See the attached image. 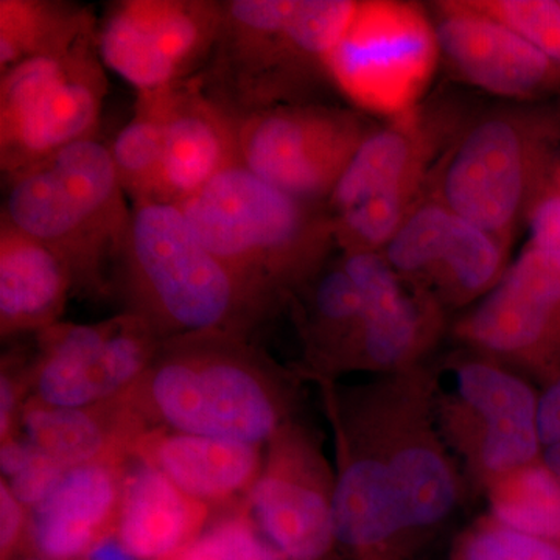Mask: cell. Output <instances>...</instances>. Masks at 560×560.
Segmentation results:
<instances>
[{"instance_id":"cell-1","label":"cell","mask_w":560,"mask_h":560,"mask_svg":"<svg viewBox=\"0 0 560 560\" xmlns=\"http://www.w3.org/2000/svg\"><path fill=\"white\" fill-rule=\"evenodd\" d=\"M318 386L338 545L355 560H407L451 521L466 488L434 418L433 364Z\"/></svg>"},{"instance_id":"cell-26","label":"cell","mask_w":560,"mask_h":560,"mask_svg":"<svg viewBox=\"0 0 560 560\" xmlns=\"http://www.w3.org/2000/svg\"><path fill=\"white\" fill-rule=\"evenodd\" d=\"M98 27L90 7L62 0H0V75Z\"/></svg>"},{"instance_id":"cell-15","label":"cell","mask_w":560,"mask_h":560,"mask_svg":"<svg viewBox=\"0 0 560 560\" xmlns=\"http://www.w3.org/2000/svg\"><path fill=\"white\" fill-rule=\"evenodd\" d=\"M337 478L318 438L298 419L265 445L248 510L283 560H326L338 545Z\"/></svg>"},{"instance_id":"cell-28","label":"cell","mask_w":560,"mask_h":560,"mask_svg":"<svg viewBox=\"0 0 560 560\" xmlns=\"http://www.w3.org/2000/svg\"><path fill=\"white\" fill-rule=\"evenodd\" d=\"M482 493L497 521L560 544V482L540 459L501 475Z\"/></svg>"},{"instance_id":"cell-3","label":"cell","mask_w":560,"mask_h":560,"mask_svg":"<svg viewBox=\"0 0 560 560\" xmlns=\"http://www.w3.org/2000/svg\"><path fill=\"white\" fill-rule=\"evenodd\" d=\"M238 331H200L161 342L145 374L121 394L147 430L267 445L291 422L300 374Z\"/></svg>"},{"instance_id":"cell-13","label":"cell","mask_w":560,"mask_h":560,"mask_svg":"<svg viewBox=\"0 0 560 560\" xmlns=\"http://www.w3.org/2000/svg\"><path fill=\"white\" fill-rule=\"evenodd\" d=\"M372 128L359 110L276 106L241 121V162L283 194L326 205Z\"/></svg>"},{"instance_id":"cell-29","label":"cell","mask_w":560,"mask_h":560,"mask_svg":"<svg viewBox=\"0 0 560 560\" xmlns=\"http://www.w3.org/2000/svg\"><path fill=\"white\" fill-rule=\"evenodd\" d=\"M448 560H560V544L481 515L453 540Z\"/></svg>"},{"instance_id":"cell-18","label":"cell","mask_w":560,"mask_h":560,"mask_svg":"<svg viewBox=\"0 0 560 560\" xmlns=\"http://www.w3.org/2000/svg\"><path fill=\"white\" fill-rule=\"evenodd\" d=\"M399 278L445 312L474 307L510 268V249L427 194L382 250Z\"/></svg>"},{"instance_id":"cell-31","label":"cell","mask_w":560,"mask_h":560,"mask_svg":"<svg viewBox=\"0 0 560 560\" xmlns=\"http://www.w3.org/2000/svg\"><path fill=\"white\" fill-rule=\"evenodd\" d=\"M469 3L536 47L560 69V0H469Z\"/></svg>"},{"instance_id":"cell-14","label":"cell","mask_w":560,"mask_h":560,"mask_svg":"<svg viewBox=\"0 0 560 560\" xmlns=\"http://www.w3.org/2000/svg\"><path fill=\"white\" fill-rule=\"evenodd\" d=\"M35 338L31 399L62 408L117 399L145 374L164 341L128 312L101 323H58Z\"/></svg>"},{"instance_id":"cell-32","label":"cell","mask_w":560,"mask_h":560,"mask_svg":"<svg viewBox=\"0 0 560 560\" xmlns=\"http://www.w3.org/2000/svg\"><path fill=\"white\" fill-rule=\"evenodd\" d=\"M66 471H68L66 467L40 452L31 442V451L22 460L21 466L10 477L2 478V480L9 485L16 499L28 511H32L50 495L51 490L57 488Z\"/></svg>"},{"instance_id":"cell-33","label":"cell","mask_w":560,"mask_h":560,"mask_svg":"<svg viewBox=\"0 0 560 560\" xmlns=\"http://www.w3.org/2000/svg\"><path fill=\"white\" fill-rule=\"evenodd\" d=\"M534 248L560 250V161L545 184L526 219Z\"/></svg>"},{"instance_id":"cell-7","label":"cell","mask_w":560,"mask_h":560,"mask_svg":"<svg viewBox=\"0 0 560 560\" xmlns=\"http://www.w3.org/2000/svg\"><path fill=\"white\" fill-rule=\"evenodd\" d=\"M3 180L0 219L57 253L72 271L77 291L94 298L113 293L110 279L130 231L132 206L108 143L80 140Z\"/></svg>"},{"instance_id":"cell-22","label":"cell","mask_w":560,"mask_h":560,"mask_svg":"<svg viewBox=\"0 0 560 560\" xmlns=\"http://www.w3.org/2000/svg\"><path fill=\"white\" fill-rule=\"evenodd\" d=\"M264 458V445L165 429L145 431L132 447V460L162 471L210 510L248 501Z\"/></svg>"},{"instance_id":"cell-37","label":"cell","mask_w":560,"mask_h":560,"mask_svg":"<svg viewBox=\"0 0 560 560\" xmlns=\"http://www.w3.org/2000/svg\"><path fill=\"white\" fill-rule=\"evenodd\" d=\"M16 560H50V559L40 558V556H36V555H22Z\"/></svg>"},{"instance_id":"cell-21","label":"cell","mask_w":560,"mask_h":560,"mask_svg":"<svg viewBox=\"0 0 560 560\" xmlns=\"http://www.w3.org/2000/svg\"><path fill=\"white\" fill-rule=\"evenodd\" d=\"M241 121L202 90L200 77L167 90L158 202L179 206L241 162Z\"/></svg>"},{"instance_id":"cell-12","label":"cell","mask_w":560,"mask_h":560,"mask_svg":"<svg viewBox=\"0 0 560 560\" xmlns=\"http://www.w3.org/2000/svg\"><path fill=\"white\" fill-rule=\"evenodd\" d=\"M440 61L436 31L423 7L359 0L327 72L357 108L389 120L425 101Z\"/></svg>"},{"instance_id":"cell-4","label":"cell","mask_w":560,"mask_h":560,"mask_svg":"<svg viewBox=\"0 0 560 560\" xmlns=\"http://www.w3.org/2000/svg\"><path fill=\"white\" fill-rule=\"evenodd\" d=\"M127 242L110 287L124 311L161 340L200 331L250 335L275 312L198 237L179 206L131 205Z\"/></svg>"},{"instance_id":"cell-9","label":"cell","mask_w":560,"mask_h":560,"mask_svg":"<svg viewBox=\"0 0 560 560\" xmlns=\"http://www.w3.org/2000/svg\"><path fill=\"white\" fill-rule=\"evenodd\" d=\"M474 114L423 101L372 128L326 202L340 253H382L430 189L445 151Z\"/></svg>"},{"instance_id":"cell-20","label":"cell","mask_w":560,"mask_h":560,"mask_svg":"<svg viewBox=\"0 0 560 560\" xmlns=\"http://www.w3.org/2000/svg\"><path fill=\"white\" fill-rule=\"evenodd\" d=\"M128 464L109 459L68 469L31 511L27 555L86 560L97 545L116 536Z\"/></svg>"},{"instance_id":"cell-19","label":"cell","mask_w":560,"mask_h":560,"mask_svg":"<svg viewBox=\"0 0 560 560\" xmlns=\"http://www.w3.org/2000/svg\"><path fill=\"white\" fill-rule=\"evenodd\" d=\"M441 60L471 86L510 102H537L560 94V69L469 0L431 7Z\"/></svg>"},{"instance_id":"cell-5","label":"cell","mask_w":560,"mask_h":560,"mask_svg":"<svg viewBox=\"0 0 560 560\" xmlns=\"http://www.w3.org/2000/svg\"><path fill=\"white\" fill-rule=\"evenodd\" d=\"M359 0H221V22L202 90L242 121L250 114L312 103L329 81L327 61Z\"/></svg>"},{"instance_id":"cell-11","label":"cell","mask_w":560,"mask_h":560,"mask_svg":"<svg viewBox=\"0 0 560 560\" xmlns=\"http://www.w3.org/2000/svg\"><path fill=\"white\" fill-rule=\"evenodd\" d=\"M97 28L0 75L3 176L80 140L97 138L108 92Z\"/></svg>"},{"instance_id":"cell-8","label":"cell","mask_w":560,"mask_h":560,"mask_svg":"<svg viewBox=\"0 0 560 560\" xmlns=\"http://www.w3.org/2000/svg\"><path fill=\"white\" fill-rule=\"evenodd\" d=\"M560 161V101L511 102L471 116L429 195L511 249Z\"/></svg>"},{"instance_id":"cell-16","label":"cell","mask_w":560,"mask_h":560,"mask_svg":"<svg viewBox=\"0 0 560 560\" xmlns=\"http://www.w3.org/2000/svg\"><path fill=\"white\" fill-rule=\"evenodd\" d=\"M460 346L530 372L560 377V250L526 246L485 300L453 326Z\"/></svg>"},{"instance_id":"cell-2","label":"cell","mask_w":560,"mask_h":560,"mask_svg":"<svg viewBox=\"0 0 560 560\" xmlns=\"http://www.w3.org/2000/svg\"><path fill=\"white\" fill-rule=\"evenodd\" d=\"M289 311L302 350L294 371L316 385L427 363L447 315L404 282L382 253L331 257Z\"/></svg>"},{"instance_id":"cell-25","label":"cell","mask_w":560,"mask_h":560,"mask_svg":"<svg viewBox=\"0 0 560 560\" xmlns=\"http://www.w3.org/2000/svg\"><path fill=\"white\" fill-rule=\"evenodd\" d=\"M135 463L125 475L116 539L138 560L172 558L200 536L212 510L162 471Z\"/></svg>"},{"instance_id":"cell-17","label":"cell","mask_w":560,"mask_h":560,"mask_svg":"<svg viewBox=\"0 0 560 560\" xmlns=\"http://www.w3.org/2000/svg\"><path fill=\"white\" fill-rule=\"evenodd\" d=\"M221 0H117L98 22L103 65L139 92L171 90L208 65Z\"/></svg>"},{"instance_id":"cell-30","label":"cell","mask_w":560,"mask_h":560,"mask_svg":"<svg viewBox=\"0 0 560 560\" xmlns=\"http://www.w3.org/2000/svg\"><path fill=\"white\" fill-rule=\"evenodd\" d=\"M165 560H283L254 522L248 504L209 523L186 548Z\"/></svg>"},{"instance_id":"cell-6","label":"cell","mask_w":560,"mask_h":560,"mask_svg":"<svg viewBox=\"0 0 560 560\" xmlns=\"http://www.w3.org/2000/svg\"><path fill=\"white\" fill-rule=\"evenodd\" d=\"M179 208L202 243L275 315L289 308L337 248L326 205L290 197L242 164L221 173Z\"/></svg>"},{"instance_id":"cell-24","label":"cell","mask_w":560,"mask_h":560,"mask_svg":"<svg viewBox=\"0 0 560 560\" xmlns=\"http://www.w3.org/2000/svg\"><path fill=\"white\" fill-rule=\"evenodd\" d=\"M147 427L124 397L92 407H49L28 400L20 434L66 469L98 460H132V447Z\"/></svg>"},{"instance_id":"cell-27","label":"cell","mask_w":560,"mask_h":560,"mask_svg":"<svg viewBox=\"0 0 560 560\" xmlns=\"http://www.w3.org/2000/svg\"><path fill=\"white\" fill-rule=\"evenodd\" d=\"M167 90L139 92L135 113L108 143L121 189L131 205L156 201L165 143Z\"/></svg>"},{"instance_id":"cell-23","label":"cell","mask_w":560,"mask_h":560,"mask_svg":"<svg viewBox=\"0 0 560 560\" xmlns=\"http://www.w3.org/2000/svg\"><path fill=\"white\" fill-rule=\"evenodd\" d=\"M72 290V271L57 253L0 219L2 340L36 335L61 323Z\"/></svg>"},{"instance_id":"cell-10","label":"cell","mask_w":560,"mask_h":560,"mask_svg":"<svg viewBox=\"0 0 560 560\" xmlns=\"http://www.w3.org/2000/svg\"><path fill=\"white\" fill-rule=\"evenodd\" d=\"M540 393L503 361L460 346L433 364L438 429L466 482L485 490L540 459Z\"/></svg>"},{"instance_id":"cell-34","label":"cell","mask_w":560,"mask_h":560,"mask_svg":"<svg viewBox=\"0 0 560 560\" xmlns=\"http://www.w3.org/2000/svg\"><path fill=\"white\" fill-rule=\"evenodd\" d=\"M28 522L31 511L0 480V560H16L27 555Z\"/></svg>"},{"instance_id":"cell-36","label":"cell","mask_w":560,"mask_h":560,"mask_svg":"<svg viewBox=\"0 0 560 560\" xmlns=\"http://www.w3.org/2000/svg\"><path fill=\"white\" fill-rule=\"evenodd\" d=\"M86 560H138L121 547L116 536L109 537L91 551Z\"/></svg>"},{"instance_id":"cell-35","label":"cell","mask_w":560,"mask_h":560,"mask_svg":"<svg viewBox=\"0 0 560 560\" xmlns=\"http://www.w3.org/2000/svg\"><path fill=\"white\" fill-rule=\"evenodd\" d=\"M539 441L540 448L560 441V377L547 383L540 393Z\"/></svg>"}]
</instances>
